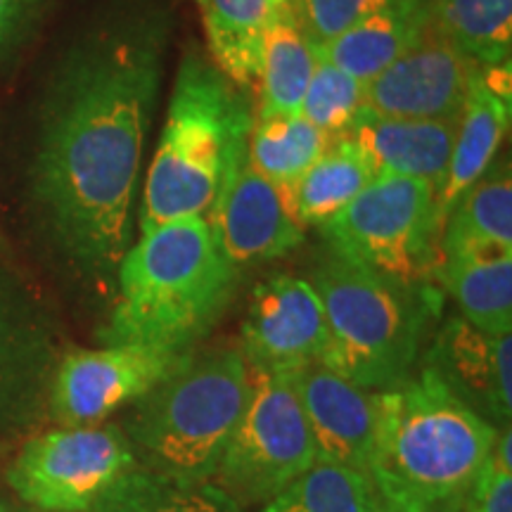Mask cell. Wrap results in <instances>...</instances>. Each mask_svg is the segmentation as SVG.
Segmentation results:
<instances>
[{"label":"cell","instance_id":"obj_34","mask_svg":"<svg viewBox=\"0 0 512 512\" xmlns=\"http://www.w3.org/2000/svg\"><path fill=\"white\" fill-rule=\"evenodd\" d=\"M382 512H425V508H415V505H394V503L384 501Z\"/></svg>","mask_w":512,"mask_h":512},{"label":"cell","instance_id":"obj_23","mask_svg":"<svg viewBox=\"0 0 512 512\" xmlns=\"http://www.w3.org/2000/svg\"><path fill=\"white\" fill-rule=\"evenodd\" d=\"M375 166L349 136L337 138L292 185V200L304 226H323L373 183Z\"/></svg>","mask_w":512,"mask_h":512},{"label":"cell","instance_id":"obj_1","mask_svg":"<svg viewBox=\"0 0 512 512\" xmlns=\"http://www.w3.org/2000/svg\"><path fill=\"white\" fill-rule=\"evenodd\" d=\"M164 46L162 17H121L69 57L50 91L34 197L55 240L88 273H114L131 247Z\"/></svg>","mask_w":512,"mask_h":512},{"label":"cell","instance_id":"obj_28","mask_svg":"<svg viewBox=\"0 0 512 512\" xmlns=\"http://www.w3.org/2000/svg\"><path fill=\"white\" fill-rule=\"evenodd\" d=\"M299 114L330 138L349 136L366 114V86L320 55Z\"/></svg>","mask_w":512,"mask_h":512},{"label":"cell","instance_id":"obj_31","mask_svg":"<svg viewBox=\"0 0 512 512\" xmlns=\"http://www.w3.org/2000/svg\"><path fill=\"white\" fill-rule=\"evenodd\" d=\"M34 8L36 0H0V53L22 34Z\"/></svg>","mask_w":512,"mask_h":512},{"label":"cell","instance_id":"obj_9","mask_svg":"<svg viewBox=\"0 0 512 512\" xmlns=\"http://www.w3.org/2000/svg\"><path fill=\"white\" fill-rule=\"evenodd\" d=\"M138 465L117 425H62L24 444L8 484L41 512H88Z\"/></svg>","mask_w":512,"mask_h":512},{"label":"cell","instance_id":"obj_17","mask_svg":"<svg viewBox=\"0 0 512 512\" xmlns=\"http://www.w3.org/2000/svg\"><path fill=\"white\" fill-rule=\"evenodd\" d=\"M458 119H389L363 114L349 138L366 152L377 176L418 178L439 190L456 143Z\"/></svg>","mask_w":512,"mask_h":512},{"label":"cell","instance_id":"obj_5","mask_svg":"<svg viewBox=\"0 0 512 512\" xmlns=\"http://www.w3.org/2000/svg\"><path fill=\"white\" fill-rule=\"evenodd\" d=\"M313 290L328 318L320 363L370 392L411 377L439 297L430 285H403L330 252L313 268Z\"/></svg>","mask_w":512,"mask_h":512},{"label":"cell","instance_id":"obj_18","mask_svg":"<svg viewBox=\"0 0 512 512\" xmlns=\"http://www.w3.org/2000/svg\"><path fill=\"white\" fill-rule=\"evenodd\" d=\"M441 259L512 254V178L508 159L489 169L448 211L439 240Z\"/></svg>","mask_w":512,"mask_h":512},{"label":"cell","instance_id":"obj_29","mask_svg":"<svg viewBox=\"0 0 512 512\" xmlns=\"http://www.w3.org/2000/svg\"><path fill=\"white\" fill-rule=\"evenodd\" d=\"M290 3L313 46L323 48L361 19L415 0H290Z\"/></svg>","mask_w":512,"mask_h":512},{"label":"cell","instance_id":"obj_7","mask_svg":"<svg viewBox=\"0 0 512 512\" xmlns=\"http://www.w3.org/2000/svg\"><path fill=\"white\" fill-rule=\"evenodd\" d=\"M320 233L330 252L358 266L403 285H427L441 261L437 188L418 178L375 176Z\"/></svg>","mask_w":512,"mask_h":512},{"label":"cell","instance_id":"obj_26","mask_svg":"<svg viewBox=\"0 0 512 512\" xmlns=\"http://www.w3.org/2000/svg\"><path fill=\"white\" fill-rule=\"evenodd\" d=\"M430 24L479 67L510 62L512 0H441Z\"/></svg>","mask_w":512,"mask_h":512},{"label":"cell","instance_id":"obj_19","mask_svg":"<svg viewBox=\"0 0 512 512\" xmlns=\"http://www.w3.org/2000/svg\"><path fill=\"white\" fill-rule=\"evenodd\" d=\"M216 67L233 83L259 86L266 31L290 0H197Z\"/></svg>","mask_w":512,"mask_h":512},{"label":"cell","instance_id":"obj_24","mask_svg":"<svg viewBox=\"0 0 512 512\" xmlns=\"http://www.w3.org/2000/svg\"><path fill=\"white\" fill-rule=\"evenodd\" d=\"M335 140L302 114L254 117L247 140V162L268 181L292 188Z\"/></svg>","mask_w":512,"mask_h":512},{"label":"cell","instance_id":"obj_8","mask_svg":"<svg viewBox=\"0 0 512 512\" xmlns=\"http://www.w3.org/2000/svg\"><path fill=\"white\" fill-rule=\"evenodd\" d=\"M313 463L316 446L309 422L287 375L252 368L245 411L228 441L214 484L242 508L264 505Z\"/></svg>","mask_w":512,"mask_h":512},{"label":"cell","instance_id":"obj_13","mask_svg":"<svg viewBox=\"0 0 512 512\" xmlns=\"http://www.w3.org/2000/svg\"><path fill=\"white\" fill-rule=\"evenodd\" d=\"M328 349V318L306 278L273 275L256 285L242 323V356L252 368L271 373L320 361Z\"/></svg>","mask_w":512,"mask_h":512},{"label":"cell","instance_id":"obj_27","mask_svg":"<svg viewBox=\"0 0 512 512\" xmlns=\"http://www.w3.org/2000/svg\"><path fill=\"white\" fill-rule=\"evenodd\" d=\"M384 498L370 475L316 460L261 512H382Z\"/></svg>","mask_w":512,"mask_h":512},{"label":"cell","instance_id":"obj_21","mask_svg":"<svg viewBox=\"0 0 512 512\" xmlns=\"http://www.w3.org/2000/svg\"><path fill=\"white\" fill-rule=\"evenodd\" d=\"M318 57V48L306 36L290 3L266 31L259 76L261 100L256 117H292L302 112Z\"/></svg>","mask_w":512,"mask_h":512},{"label":"cell","instance_id":"obj_10","mask_svg":"<svg viewBox=\"0 0 512 512\" xmlns=\"http://www.w3.org/2000/svg\"><path fill=\"white\" fill-rule=\"evenodd\" d=\"M192 351L105 344L64 356L53 384V413L62 425H98L126 403L178 373Z\"/></svg>","mask_w":512,"mask_h":512},{"label":"cell","instance_id":"obj_12","mask_svg":"<svg viewBox=\"0 0 512 512\" xmlns=\"http://www.w3.org/2000/svg\"><path fill=\"white\" fill-rule=\"evenodd\" d=\"M207 221L235 268L280 259L302 245L306 235L292 188L268 181L249 166L247 157L223 183Z\"/></svg>","mask_w":512,"mask_h":512},{"label":"cell","instance_id":"obj_15","mask_svg":"<svg viewBox=\"0 0 512 512\" xmlns=\"http://www.w3.org/2000/svg\"><path fill=\"white\" fill-rule=\"evenodd\" d=\"M425 366L472 408L503 430L512 415V337L486 335L465 318L441 325Z\"/></svg>","mask_w":512,"mask_h":512},{"label":"cell","instance_id":"obj_22","mask_svg":"<svg viewBox=\"0 0 512 512\" xmlns=\"http://www.w3.org/2000/svg\"><path fill=\"white\" fill-rule=\"evenodd\" d=\"M434 278L456 299L467 323L486 335H510L512 254L441 259Z\"/></svg>","mask_w":512,"mask_h":512},{"label":"cell","instance_id":"obj_6","mask_svg":"<svg viewBox=\"0 0 512 512\" xmlns=\"http://www.w3.org/2000/svg\"><path fill=\"white\" fill-rule=\"evenodd\" d=\"M252 384L240 349L192 356L136 401L126 437L143 467L185 484L214 482Z\"/></svg>","mask_w":512,"mask_h":512},{"label":"cell","instance_id":"obj_11","mask_svg":"<svg viewBox=\"0 0 512 512\" xmlns=\"http://www.w3.org/2000/svg\"><path fill=\"white\" fill-rule=\"evenodd\" d=\"M479 64L448 43L432 24L366 83V114L389 119H458Z\"/></svg>","mask_w":512,"mask_h":512},{"label":"cell","instance_id":"obj_25","mask_svg":"<svg viewBox=\"0 0 512 512\" xmlns=\"http://www.w3.org/2000/svg\"><path fill=\"white\" fill-rule=\"evenodd\" d=\"M88 512H247V508L214 482H174L138 463Z\"/></svg>","mask_w":512,"mask_h":512},{"label":"cell","instance_id":"obj_4","mask_svg":"<svg viewBox=\"0 0 512 512\" xmlns=\"http://www.w3.org/2000/svg\"><path fill=\"white\" fill-rule=\"evenodd\" d=\"M252 124L254 114L238 83L200 55L185 57L145 178L140 230L207 219L223 183L247 157Z\"/></svg>","mask_w":512,"mask_h":512},{"label":"cell","instance_id":"obj_3","mask_svg":"<svg viewBox=\"0 0 512 512\" xmlns=\"http://www.w3.org/2000/svg\"><path fill=\"white\" fill-rule=\"evenodd\" d=\"M498 432L422 366L377 392L368 475L387 503L430 508L472 489Z\"/></svg>","mask_w":512,"mask_h":512},{"label":"cell","instance_id":"obj_36","mask_svg":"<svg viewBox=\"0 0 512 512\" xmlns=\"http://www.w3.org/2000/svg\"><path fill=\"white\" fill-rule=\"evenodd\" d=\"M415 3H420V5H425V8H434V5L437 3H441V0H415Z\"/></svg>","mask_w":512,"mask_h":512},{"label":"cell","instance_id":"obj_2","mask_svg":"<svg viewBox=\"0 0 512 512\" xmlns=\"http://www.w3.org/2000/svg\"><path fill=\"white\" fill-rule=\"evenodd\" d=\"M107 344L190 351L233 297L235 268L204 216L145 230L117 266Z\"/></svg>","mask_w":512,"mask_h":512},{"label":"cell","instance_id":"obj_14","mask_svg":"<svg viewBox=\"0 0 512 512\" xmlns=\"http://www.w3.org/2000/svg\"><path fill=\"white\" fill-rule=\"evenodd\" d=\"M316 446V460L366 472L377 425V392L363 389L320 361L290 370Z\"/></svg>","mask_w":512,"mask_h":512},{"label":"cell","instance_id":"obj_32","mask_svg":"<svg viewBox=\"0 0 512 512\" xmlns=\"http://www.w3.org/2000/svg\"><path fill=\"white\" fill-rule=\"evenodd\" d=\"M463 503L465 496H456V498H446V501H439L425 508V512H463Z\"/></svg>","mask_w":512,"mask_h":512},{"label":"cell","instance_id":"obj_33","mask_svg":"<svg viewBox=\"0 0 512 512\" xmlns=\"http://www.w3.org/2000/svg\"><path fill=\"white\" fill-rule=\"evenodd\" d=\"M8 342H10L8 323H5L3 316H0V363L5 361V351H8Z\"/></svg>","mask_w":512,"mask_h":512},{"label":"cell","instance_id":"obj_35","mask_svg":"<svg viewBox=\"0 0 512 512\" xmlns=\"http://www.w3.org/2000/svg\"><path fill=\"white\" fill-rule=\"evenodd\" d=\"M0 512H24V510H19L17 505H12V503H5V501H0Z\"/></svg>","mask_w":512,"mask_h":512},{"label":"cell","instance_id":"obj_16","mask_svg":"<svg viewBox=\"0 0 512 512\" xmlns=\"http://www.w3.org/2000/svg\"><path fill=\"white\" fill-rule=\"evenodd\" d=\"M510 126V62L482 67L472 81L463 112H460L456 143L448 159L446 176L437 190V216L441 228L448 211L463 192L489 169L498 157Z\"/></svg>","mask_w":512,"mask_h":512},{"label":"cell","instance_id":"obj_20","mask_svg":"<svg viewBox=\"0 0 512 512\" xmlns=\"http://www.w3.org/2000/svg\"><path fill=\"white\" fill-rule=\"evenodd\" d=\"M427 24L430 8L403 3L361 19L318 50L325 60L366 86L425 34Z\"/></svg>","mask_w":512,"mask_h":512},{"label":"cell","instance_id":"obj_30","mask_svg":"<svg viewBox=\"0 0 512 512\" xmlns=\"http://www.w3.org/2000/svg\"><path fill=\"white\" fill-rule=\"evenodd\" d=\"M463 512H512V432H498L484 470L465 494Z\"/></svg>","mask_w":512,"mask_h":512}]
</instances>
